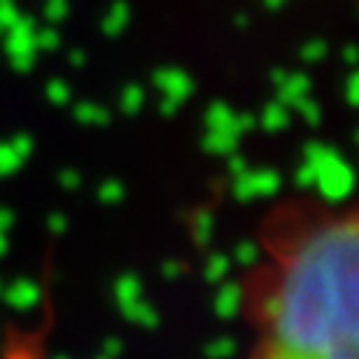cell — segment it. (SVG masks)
<instances>
[{"label": "cell", "instance_id": "1", "mask_svg": "<svg viewBox=\"0 0 359 359\" xmlns=\"http://www.w3.org/2000/svg\"><path fill=\"white\" fill-rule=\"evenodd\" d=\"M241 359H359V193L269 201L235 280Z\"/></svg>", "mask_w": 359, "mask_h": 359}]
</instances>
